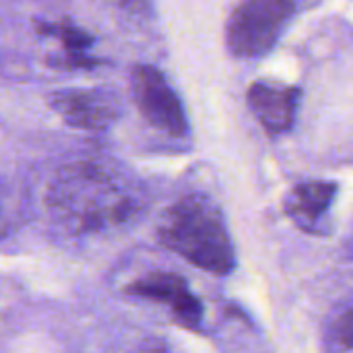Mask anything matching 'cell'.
Wrapping results in <instances>:
<instances>
[{
    "mask_svg": "<svg viewBox=\"0 0 353 353\" xmlns=\"http://www.w3.org/2000/svg\"><path fill=\"white\" fill-rule=\"evenodd\" d=\"M296 0H244L230 17L228 48L234 56H265L283 33Z\"/></svg>",
    "mask_w": 353,
    "mask_h": 353,
    "instance_id": "3",
    "label": "cell"
},
{
    "mask_svg": "<svg viewBox=\"0 0 353 353\" xmlns=\"http://www.w3.org/2000/svg\"><path fill=\"white\" fill-rule=\"evenodd\" d=\"M157 238L165 248L203 271L228 275L236 267L223 215L201 194H188L176 201L161 215Z\"/></svg>",
    "mask_w": 353,
    "mask_h": 353,
    "instance_id": "2",
    "label": "cell"
},
{
    "mask_svg": "<svg viewBox=\"0 0 353 353\" xmlns=\"http://www.w3.org/2000/svg\"><path fill=\"white\" fill-rule=\"evenodd\" d=\"M130 81L137 108L153 128L176 139L188 134V118L182 101L168 79L155 66H134Z\"/></svg>",
    "mask_w": 353,
    "mask_h": 353,
    "instance_id": "4",
    "label": "cell"
},
{
    "mask_svg": "<svg viewBox=\"0 0 353 353\" xmlns=\"http://www.w3.org/2000/svg\"><path fill=\"white\" fill-rule=\"evenodd\" d=\"M128 296L163 302L170 306L178 325L188 331H199L203 321V304L192 296L186 281L176 273H149L124 288Z\"/></svg>",
    "mask_w": 353,
    "mask_h": 353,
    "instance_id": "6",
    "label": "cell"
},
{
    "mask_svg": "<svg viewBox=\"0 0 353 353\" xmlns=\"http://www.w3.org/2000/svg\"><path fill=\"white\" fill-rule=\"evenodd\" d=\"M339 341L343 347H353V310H350L339 323Z\"/></svg>",
    "mask_w": 353,
    "mask_h": 353,
    "instance_id": "11",
    "label": "cell"
},
{
    "mask_svg": "<svg viewBox=\"0 0 353 353\" xmlns=\"http://www.w3.org/2000/svg\"><path fill=\"white\" fill-rule=\"evenodd\" d=\"M335 194H337L335 184L306 182L292 190V194L288 196V203H285V211L304 230H312V225L319 223L321 217L331 207Z\"/></svg>",
    "mask_w": 353,
    "mask_h": 353,
    "instance_id": "9",
    "label": "cell"
},
{
    "mask_svg": "<svg viewBox=\"0 0 353 353\" xmlns=\"http://www.w3.org/2000/svg\"><path fill=\"white\" fill-rule=\"evenodd\" d=\"M50 108L81 130H103L122 114L120 97L110 89H62L50 95Z\"/></svg>",
    "mask_w": 353,
    "mask_h": 353,
    "instance_id": "5",
    "label": "cell"
},
{
    "mask_svg": "<svg viewBox=\"0 0 353 353\" xmlns=\"http://www.w3.org/2000/svg\"><path fill=\"white\" fill-rule=\"evenodd\" d=\"M300 91L273 83H254L248 89V105L269 134H281L292 128Z\"/></svg>",
    "mask_w": 353,
    "mask_h": 353,
    "instance_id": "7",
    "label": "cell"
},
{
    "mask_svg": "<svg viewBox=\"0 0 353 353\" xmlns=\"http://www.w3.org/2000/svg\"><path fill=\"white\" fill-rule=\"evenodd\" d=\"M48 207L72 234H95L132 221L141 199L132 182L99 161H77L60 170L48 190Z\"/></svg>",
    "mask_w": 353,
    "mask_h": 353,
    "instance_id": "1",
    "label": "cell"
},
{
    "mask_svg": "<svg viewBox=\"0 0 353 353\" xmlns=\"http://www.w3.org/2000/svg\"><path fill=\"white\" fill-rule=\"evenodd\" d=\"M23 219V203L12 184L0 176V240L10 236Z\"/></svg>",
    "mask_w": 353,
    "mask_h": 353,
    "instance_id": "10",
    "label": "cell"
},
{
    "mask_svg": "<svg viewBox=\"0 0 353 353\" xmlns=\"http://www.w3.org/2000/svg\"><path fill=\"white\" fill-rule=\"evenodd\" d=\"M37 31L41 35H50L58 39L62 48V62L58 66L62 68H93L99 64L95 56H91V46H93V35L87 31L79 29L77 25L68 21L60 23H37Z\"/></svg>",
    "mask_w": 353,
    "mask_h": 353,
    "instance_id": "8",
    "label": "cell"
}]
</instances>
